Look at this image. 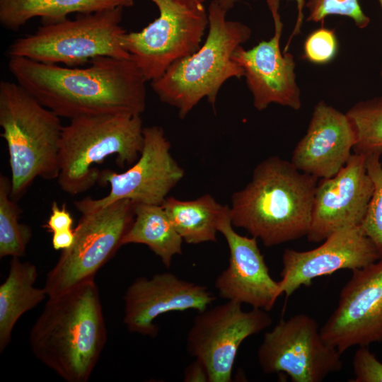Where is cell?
<instances>
[{
    "label": "cell",
    "mask_w": 382,
    "mask_h": 382,
    "mask_svg": "<svg viewBox=\"0 0 382 382\" xmlns=\"http://www.w3.org/2000/svg\"><path fill=\"white\" fill-rule=\"evenodd\" d=\"M11 180L0 175V257L24 255L32 230L19 221L22 210L11 197Z\"/></svg>",
    "instance_id": "obj_24"
},
{
    "label": "cell",
    "mask_w": 382,
    "mask_h": 382,
    "mask_svg": "<svg viewBox=\"0 0 382 382\" xmlns=\"http://www.w3.org/2000/svg\"><path fill=\"white\" fill-rule=\"evenodd\" d=\"M352 272L320 328L323 340L341 354L354 346L382 343V258Z\"/></svg>",
    "instance_id": "obj_13"
},
{
    "label": "cell",
    "mask_w": 382,
    "mask_h": 382,
    "mask_svg": "<svg viewBox=\"0 0 382 382\" xmlns=\"http://www.w3.org/2000/svg\"><path fill=\"white\" fill-rule=\"evenodd\" d=\"M134 4V0H0V23L17 31L35 17L42 25L52 24L66 20L71 13L89 14Z\"/></svg>",
    "instance_id": "obj_20"
},
{
    "label": "cell",
    "mask_w": 382,
    "mask_h": 382,
    "mask_svg": "<svg viewBox=\"0 0 382 382\" xmlns=\"http://www.w3.org/2000/svg\"><path fill=\"white\" fill-rule=\"evenodd\" d=\"M161 205L183 241L195 245L216 241L219 223L228 207L209 194L193 200L167 197Z\"/></svg>",
    "instance_id": "obj_22"
},
{
    "label": "cell",
    "mask_w": 382,
    "mask_h": 382,
    "mask_svg": "<svg viewBox=\"0 0 382 382\" xmlns=\"http://www.w3.org/2000/svg\"><path fill=\"white\" fill-rule=\"evenodd\" d=\"M305 7L308 21L321 22L327 16L337 15L352 19L360 29L366 28L370 23V18L363 11L359 0H307Z\"/></svg>",
    "instance_id": "obj_27"
},
{
    "label": "cell",
    "mask_w": 382,
    "mask_h": 382,
    "mask_svg": "<svg viewBox=\"0 0 382 382\" xmlns=\"http://www.w3.org/2000/svg\"><path fill=\"white\" fill-rule=\"evenodd\" d=\"M183 4L195 6H202L205 0H174Z\"/></svg>",
    "instance_id": "obj_34"
},
{
    "label": "cell",
    "mask_w": 382,
    "mask_h": 382,
    "mask_svg": "<svg viewBox=\"0 0 382 382\" xmlns=\"http://www.w3.org/2000/svg\"><path fill=\"white\" fill-rule=\"evenodd\" d=\"M274 22V35L269 40L259 42L250 50L241 45L232 54V59L244 70L253 104L262 111L276 103L299 110L302 105L301 92L296 81V62L293 55L282 52L280 40L283 23L279 13V0H267Z\"/></svg>",
    "instance_id": "obj_14"
},
{
    "label": "cell",
    "mask_w": 382,
    "mask_h": 382,
    "mask_svg": "<svg viewBox=\"0 0 382 382\" xmlns=\"http://www.w3.org/2000/svg\"><path fill=\"white\" fill-rule=\"evenodd\" d=\"M1 137L8 148L13 199L19 200L36 178L57 180L63 129L60 117L16 82H0Z\"/></svg>",
    "instance_id": "obj_5"
},
{
    "label": "cell",
    "mask_w": 382,
    "mask_h": 382,
    "mask_svg": "<svg viewBox=\"0 0 382 382\" xmlns=\"http://www.w3.org/2000/svg\"><path fill=\"white\" fill-rule=\"evenodd\" d=\"M73 223L74 219L67 210L66 203L59 207L54 201L51 206V214L44 227L53 233L73 229Z\"/></svg>",
    "instance_id": "obj_30"
},
{
    "label": "cell",
    "mask_w": 382,
    "mask_h": 382,
    "mask_svg": "<svg viewBox=\"0 0 382 382\" xmlns=\"http://www.w3.org/2000/svg\"><path fill=\"white\" fill-rule=\"evenodd\" d=\"M220 5V6L227 12L228 10L232 8L236 2L237 0H216ZM296 3L297 6V18L294 28L292 31L291 35L289 37V39L286 43V45L284 50V52H287L288 47L291 42V40L294 36L301 33V26L303 21L304 14L303 8H305L306 1L305 0H294Z\"/></svg>",
    "instance_id": "obj_31"
},
{
    "label": "cell",
    "mask_w": 382,
    "mask_h": 382,
    "mask_svg": "<svg viewBox=\"0 0 382 382\" xmlns=\"http://www.w3.org/2000/svg\"><path fill=\"white\" fill-rule=\"evenodd\" d=\"M143 136L140 156L129 168L122 173L109 169L100 171L98 183L110 187L106 196L74 202L81 214L122 199H129L134 204L163 203L170 191L183 178L184 170L173 158L170 143L161 127H144Z\"/></svg>",
    "instance_id": "obj_11"
},
{
    "label": "cell",
    "mask_w": 382,
    "mask_h": 382,
    "mask_svg": "<svg viewBox=\"0 0 382 382\" xmlns=\"http://www.w3.org/2000/svg\"><path fill=\"white\" fill-rule=\"evenodd\" d=\"M226 13L213 0L208 8L209 32L202 46L151 81L160 100L175 107L180 118L204 98L214 107L223 83L233 77L245 76L232 54L250 39L252 30L240 21H227Z\"/></svg>",
    "instance_id": "obj_4"
},
{
    "label": "cell",
    "mask_w": 382,
    "mask_h": 382,
    "mask_svg": "<svg viewBox=\"0 0 382 382\" xmlns=\"http://www.w3.org/2000/svg\"><path fill=\"white\" fill-rule=\"evenodd\" d=\"M107 340L94 279L48 296L29 335L34 356L66 382H86Z\"/></svg>",
    "instance_id": "obj_2"
},
{
    "label": "cell",
    "mask_w": 382,
    "mask_h": 382,
    "mask_svg": "<svg viewBox=\"0 0 382 382\" xmlns=\"http://www.w3.org/2000/svg\"><path fill=\"white\" fill-rule=\"evenodd\" d=\"M366 156V168L374 185L373 193L361 224L364 234L371 241L382 258V163L381 154Z\"/></svg>",
    "instance_id": "obj_26"
},
{
    "label": "cell",
    "mask_w": 382,
    "mask_h": 382,
    "mask_svg": "<svg viewBox=\"0 0 382 382\" xmlns=\"http://www.w3.org/2000/svg\"><path fill=\"white\" fill-rule=\"evenodd\" d=\"M74 240V229L53 233L52 238V248L56 250L67 249L71 246Z\"/></svg>",
    "instance_id": "obj_33"
},
{
    "label": "cell",
    "mask_w": 382,
    "mask_h": 382,
    "mask_svg": "<svg viewBox=\"0 0 382 382\" xmlns=\"http://www.w3.org/2000/svg\"><path fill=\"white\" fill-rule=\"evenodd\" d=\"M225 303L199 311L187 335V352L206 366L209 382H229L238 350L248 337L270 326L267 311Z\"/></svg>",
    "instance_id": "obj_12"
},
{
    "label": "cell",
    "mask_w": 382,
    "mask_h": 382,
    "mask_svg": "<svg viewBox=\"0 0 382 382\" xmlns=\"http://www.w3.org/2000/svg\"><path fill=\"white\" fill-rule=\"evenodd\" d=\"M380 256L360 226L343 228L330 235L318 247L306 251L286 249L279 281L286 297L318 277L341 270L354 271L378 260Z\"/></svg>",
    "instance_id": "obj_16"
},
{
    "label": "cell",
    "mask_w": 382,
    "mask_h": 382,
    "mask_svg": "<svg viewBox=\"0 0 382 382\" xmlns=\"http://www.w3.org/2000/svg\"><path fill=\"white\" fill-rule=\"evenodd\" d=\"M319 179L291 161L270 156L257 165L250 181L231 197L233 227L272 247L307 236Z\"/></svg>",
    "instance_id": "obj_3"
},
{
    "label": "cell",
    "mask_w": 382,
    "mask_h": 382,
    "mask_svg": "<svg viewBox=\"0 0 382 382\" xmlns=\"http://www.w3.org/2000/svg\"><path fill=\"white\" fill-rule=\"evenodd\" d=\"M354 382H382V362L369 349L368 346L359 347L354 354Z\"/></svg>",
    "instance_id": "obj_29"
},
{
    "label": "cell",
    "mask_w": 382,
    "mask_h": 382,
    "mask_svg": "<svg viewBox=\"0 0 382 382\" xmlns=\"http://www.w3.org/2000/svg\"><path fill=\"white\" fill-rule=\"evenodd\" d=\"M123 9L77 14L73 20L42 25L33 33L15 40L8 55L69 67L83 66L99 57L130 59L122 45L127 33L121 25Z\"/></svg>",
    "instance_id": "obj_7"
},
{
    "label": "cell",
    "mask_w": 382,
    "mask_h": 382,
    "mask_svg": "<svg viewBox=\"0 0 382 382\" xmlns=\"http://www.w3.org/2000/svg\"><path fill=\"white\" fill-rule=\"evenodd\" d=\"M216 299L205 286L187 281L171 272L137 278L125 295L124 323L131 332L155 337L154 320L162 314L193 309L205 310Z\"/></svg>",
    "instance_id": "obj_18"
},
{
    "label": "cell",
    "mask_w": 382,
    "mask_h": 382,
    "mask_svg": "<svg viewBox=\"0 0 382 382\" xmlns=\"http://www.w3.org/2000/svg\"><path fill=\"white\" fill-rule=\"evenodd\" d=\"M88 64L69 67L9 57L8 67L16 83L59 117L144 111L146 80L131 59L99 57Z\"/></svg>",
    "instance_id": "obj_1"
},
{
    "label": "cell",
    "mask_w": 382,
    "mask_h": 382,
    "mask_svg": "<svg viewBox=\"0 0 382 382\" xmlns=\"http://www.w3.org/2000/svg\"><path fill=\"white\" fill-rule=\"evenodd\" d=\"M379 5H380V7L381 8V11H382V0H377ZM381 75L382 76V66H381Z\"/></svg>",
    "instance_id": "obj_35"
},
{
    "label": "cell",
    "mask_w": 382,
    "mask_h": 382,
    "mask_svg": "<svg viewBox=\"0 0 382 382\" xmlns=\"http://www.w3.org/2000/svg\"><path fill=\"white\" fill-rule=\"evenodd\" d=\"M337 48V40L334 30L320 28L306 37L303 45V55L311 63L325 64L334 59Z\"/></svg>",
    "instance_id": "obj_28"
},
{
    "label": "cell",
    "mask_w": 382,
    "mask_h": 382,
    "mask_svg": "<svg viewBox=\"0 0 382 382\" xmlns=\"http://www.w3.org/2000/svg\"><path fill=\"white\" fill-rule=\"evenodd\" d=\"M183 381L185 382H209V374L204 364L195 359L185 369Z\"/></svg>",
    "instance_id": "obj_32"
},
{
    "label": "cell",
    "mask_w": 382,
    "mask_h": 382,
    "mask_svg": "<svg viewBox=\"0 0 382 382\" xmlns=\"http://www.w3.org/2000/svg\"><path fill=\"white\" fill-rule=\"evenodd\" d=\"M366 161V155L354 153L336 175L318 180L308 241L319 243L340 229L361 226L374 190Z\"/></svg>",
    "instance_id": "obj_15"
},
{
    "label": "cell",
    "mask_w": 382,
    "mask_h": 382,
    "mask_svg": "<svg viewBox=\"0 0 382 382\" xmlns=\"http://www.w3.org/2000/svg\"><path fill=\"white\" fill-rule=\"evenodd\" d=\"M37 277L35 265L12 257L8 276L0 286V352L9 345L18 320L47 296L44 287L35 286Z\"/></svg>",
    "instance_id": "obj_21"
},
{
    "label": "cell",
    "mask_w": 382,
    "mask_h": 382,
    "mask_svg": "<svg viewBox=\"0 0 382 382\" xmlns=\"http://www.w3.org/2000/svg\"><path fill=\"white\" fill-rule=\"evenodd\" d=\"M140 115H88L63 127L59 148V187L70 195L84 192L98 182L95 166L111 156L121 168L139 158L144 144Z\"/></svg>",
    "instance_id": "obj_6"
},
{
    "label": "cell",
    "mask_w": 382,
    "mask_h": 382,
    "mask_svg": "<svg viewBox=\"0 0 382 382\" xmlns=\"http://www.w3.org/2000/svg\"><path fill=\"white\" fill-rule=\"evenodd\" d=\"M346 114L356 132L354 153L382 154V95L357 103Z\"/></svg>",
    "instance_id": "obj_25"
},
{
    "label": "cell",
    "mask_w": 382,
    "mask_h": 382,
    "mask_svg": "<svg viewBox=\"0 0 382 382\" xmlns=\"http://www.w3.org/2000/svg\"><path fill=\"white\" fill-rule=\"evenodd\" d=\"M341 354L323 340L316 320L300 313L281 319L265 333L257 357L265 374L284 373L292 382H321L342 369Z\"/></svg>",
    "instance_id": "obj_10"
},
{
    "label": "cell",
    "mask_w": 382,
    "mask_h": 382,
    "mask_svg": "<svg viewBox=\"0 0 382 382\" xmlns=\"http://www.w3.org/2000/svg\"><path fill=\"white\" fill-rule=\"evenodd\" d=\"M151 1L159 16L139 32H127L122 37L123 48L146 81L158 79L174 62L198 50L209 25L204 5Z\"/></svg>",
    "instance_id": "obj_9"
},
{
    "label": "cell",
    "mask_w": 382,
    "mask_h": 382,
    "mask_svg": "<svg viewBox=\"0 0 382 382\" xmlns=\"http://www.w3.org/2000/svg\"><path fill=\"white\" fill-rule=\"evenodd\" d=\"M135 204L129 199L81 214L74 228L71 246L62 250L47 273L45 289L47 296L64 293L94 279L97 272L122 246V240L134 219Z\"/></svg>",
    "instance_id": "obj_8"
},
{
    "label": "cell",
    "mask_w": 382,
    "mask_h": 382,
    "mask_svg": "<svg viewBox=\"0 0 382 382\" xmlns=\"http://www.w3.org/2000/svg\"><path fill=\"white\" fill-rule=\"evenodd\" d=\"M357 143L354 127L346 113L319 101L304 136L296 145L291 163L318 179L336 175L347 163Z\"/></svg>",
    "instance_id": "obj_19"
},
{
    "label": "cell",
    "mask_w": 382,
    "mask_h": 382,
    "mask_svg": "<svg viewBox=\"0 0 382 382\" xmlns=\"http://www.w3.org/2000/svg\"><path fill=\"white\" fill-rule=\"evenodd\" d=\"M183 242L162 205L135 204L134 219L122 245H146L168 268L173 257L182 254Z\"/></svg>",
    "instance_id": "obj_23"
},
{
    "label": "cell",
    "mask_w": 382,
    "mask_h": 382,
    "mask_svg": "<svg viewBox=\"0 0 382 382\" xmlns=\"http://www.w3.org/2000/svg\"><path fill=\"white\" fill-rule=\"evenodd\" d=\"M218 232L225 238L229 250L228 265L214 282L219 296L269 312L282 293L279 281L270 274L257 239L236 232L229 207L219 223Z\"/></svg>",
    "instance_id": "obj_17"
}]
</instances>
